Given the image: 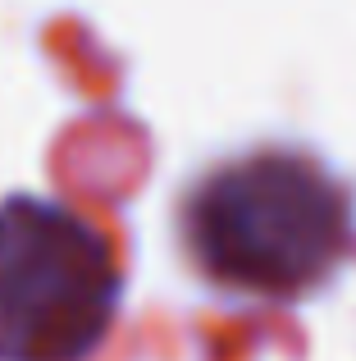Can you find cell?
<instances>
[{
	"label": "cell",
	"mask_w": 356,
	"mask_h": 361,
	"mask_svg": "<svg viewBox=\"0 0 356 361\" xmlns=\"http://www.w3.org/2000/svg\"><path fill=\"white\" fill-rule=\"evenodd\" d=\"M119 298L124 270L87 215L27 192L0 202V361H87Z\"/></svg>",
	"instance_id": "7a4b0ae2"
},
{
	"label": "cell",
	"mask_w": 356,
	"mask_h": 361,
	"mask_svg": "<svg viewBox=\"0 0 356 361\" xmlns=\"http://www.w3.org/2000/svg\"><path fill=\"white\" fill-rule=\"evenodd\" d=\"M178 233L210 288L297 302L352 252V202L320 160L251 151L196 178L178 206Z\"/></svg>",
	"instance_id": "6da1fadb"
}]
</instances>
